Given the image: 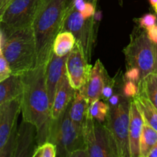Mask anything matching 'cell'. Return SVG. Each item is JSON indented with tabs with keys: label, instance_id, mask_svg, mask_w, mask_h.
Wrapping results in <instances>:
<instances>
[{
	"label": "cell",
	"instance_id": "14",
	"mask_svg": "<svg viewBox=\"0 0 157 157\" xmlns=\"http://www.w3.org/2000/svg\"><path fill=\"white\" fill-rule=\"evenodd\" d=\"M38 129L32 124L23 121L18 130L16 147L14 157L33 156L37 146H34L37 142Z\"/></svg>",
	"mask_w": 157,
	"mask_h": 157
},
{
	"label": "cell",
	"instance_id": "37",
	"mask_svg": "<svg viewBox=\"0 0 157 157\" xmlns=\"http://www.w3.org/2000/svg\"><path fill=\"white\" fill-rule=\"evenodd\" d=\"M11 1H12V0H9V2H11Z\"/></svg>",
	"mask_w": 157,
	"mask_h": 157
},
{
	"label": "cell",
	"instance_id": "19",
	"mask_svg": "<svg viewBox=\"0 0 157 157\" xmlns=\"http://www.w3.org/2000/svg\"><path fill=\"white\" fill-rule=\"evenodd\" d=\"M133 100L142 114L144 123L157 130V109L150 100L144 95L137 94V95L133 98Z\"/></svg>",
	"mask_w": 157,
	"mask_h": 157
},
{
	"label": "cell",
	"instance_id": "9",
	"mask_svg": "<svg viewBox=\"0 0 157 157\" xmlns=\"http://www.w3.org/2000/svg\"><path fill=\"white\" fill-rule=\"evenodd\" d=\"M21 97L0 104V157H14L18 136L17 120L21 111Z\"/></svg>",
	"mask_w": 157,
	"mask_h": 157
},
{
	"label": "cell",
	"instance_id": "21",
	"mask_svg": "<svg viewBox=\"0 0 157 157\" xmlns=\"http://www.w3.org/2000/svg\"><path fill=\"white\" fill-rule=\"evenodd\" d=\"M138 94L148 98L157 109V73H150L138 83Z\"/></svg>",
	"mask_w": 157,
	"mask_h": 157
},
{
	"label": "cell",
	"instance_id": "5",
	"mask_svg": "<svg viewBox=\"0 0 157 157\" xmlns=\"http://www.w3.org/2000/svg\"><path fill=\"white\" fill-rule=\"evenodd\" d=\"M124 53L129 67H137L140 71V80L154 72L156 44L150 39L147 30L132 34L130 43L124 49Z\"/></svg>",
	"mask_w": 157,
	"mask_h": 157
},
{
	"label": "cell",
	"instance_id": "25",
	"mask_svg": "<svg viewBox=\"0 0 157 157\" xmlns=\"http://www.w3.org/2000/svg\"><path fill=\"white\" fill-rule=\"evenodd\" d=\"M136 23L139 24V26L143 29H147L148 28L154 25L157 23V15L153 14H146L141 18L136 19Z\"/></svg>",
	"mask_w": 157,
	"mask_h": 157
},
{
	"label": "cell",
	"instance_id": "7",
	"mask_svg": "<svg viewBox=\"0 0 157 157\" xmlns=\"http://www.w3.org/2000/svg\"><path fill=\"white\" fill-rule=\"evenodd\" d=\"M87 156L118 157L113 140L105 124L87 112L82 127Z\"/></svg>",
	"mask_w": 157,
	"mask_h": 157
},
{
	"label": "cell",
	"instance_id": "15",
	"mask_svg": "<svg viewBox=\"0 0 157 157\" xmlns=\"http://www.w3.org/2000/svg\"><path fill=\"white\" fill-rule=\"evenodd\" d=\"M144 125V120L134 100L130 102V121L129 143L130 157H140V141Z\"/></svg>",
	"mask_w": 157,
	"mask_h": 157
},
{
	"label": "cell",
	"instance_id": "20",
	"mask_svg": "<svg viewBox=\"0 0 157 157\" xmlns=\"http://www.w3.org/2000/svg\"><path fill=\"white\" fill-rule=\"evenodd\" d=\"M76 41V38L72 32L61 31L54 41L53 52L58 56H67L75 47Z\"/></svg>",
	"mask_w": 157,
	"mask_h": 157
},
{
	"label": "cell",
	"instance_id": "13",
	"mask_svg": "<svg viewBox=\"0 0 157 157\" xmlns=\"http://www.w3.org/2000/svg\"><path fill=\"white\" fill-rule=\"evenodd\" d=\"M67 56L60 57L52 53L50 60L46 65V85L50 101V107L52 109L55 99L57 89L60 81L66 73V61Z\"/></svg>",
	"mask_w": 157,
	"mask_h": 157
},
{
	"label": "cell",
	"instance_id": "6",
	"mask_svg": "<svg viewBox=\"0 0 157 157\" xmlns=\"http://www.w3.org/2000/svg\"><path fill=\"white\" fill-rule=\"evenodd\" d=\"M41 0H12L0 12V34L7 39L11 34L33 24Z\"/></svg>",
	"mask_w": 157,
	"mask_h": 157
},
{
	"label": "cell",
	"instance_id": "33",
	"mask_svg": "<svg viewBox=\"0 0 157 157\" xmlns=\"http://www.w3.org/2000/svg\"><path fill=\"white\" fill-rule=\"evenodd\" d=\"M148 157H157V143L156 145L154 146V147L152 149L150 153H149Z\"/></svg>",
	"mask_w": 157,
	"mask_h": 157
},
{
	"label": "cell",
	"instance_id": "30",
	"mask_svg": "<svg viewBox=\"0 0 157 157\" xmlns=\"http://www.w3.org/2000/svg\"><path fill=\"white\" fill-rule=\"evenodd\" d=\"M95 2H87L84 10L81 12L83 16L85 18H90L94 16Z\"/></svg>",
	"mask_w": 157,
	"mask_h": 157
},
{
	"label": "cell",
	"instance_id": "36",
	"mask_svg": "<svg viewBox=\"0 0 157 157\" xmlns=\"http://www.w3.org/2000/svg\"><path fill=\"white\" fill-rule=\"evenodd\" d=\"M150 3L151 4V6H153V8L157 4V0H150Z\"/></svg>",
	"mask_w": 157,
	"mask_h": 157
},
{
	"label": "cell",
	"instance_id": "32",
	"mask_svg": "<svg viewBox=\"0 0 157 157\" xmlns=\"http://www.w3.org/2000/svg\"><path fill=\"white\" fill-rule=\"evenodd\" d=\"M121 96L118 94H113L108 100V102L110 105H111V107H116L117 105L120 104L122 101H121Z\"/></svg>",
	"mask_w": 157,
	"mask_h": 157
},
{
	"label": "cell",
	"instance_id": "17",
	"mask_svg": "<svg viewBox=\"0 0 157 157\" xmlns=\"http://www.w3.org/2000/svg\"><path fill=\"white\" fill-rule=\"evenodd\" d=\"M23 91L22 81L21 75H12L0 81V104L21 96Z\"/></svg>",
	"mask_w": 157,
	"mask_h": 157
},
{
	"label": "cell",
	"instance_id": "31",
	"mask_svg": "<svg viewBox=\"0 0 157 157\" xmlns=\"http://www.w3.org/2000/svg\"><path fill=\"white\" fill-rule=\"evenodd\" d=\"M148 37L154 44H157V24L146 29Z\"/></svg>",
	"mask_w": 157,
	"mask_h": 157
},
{
	"label": "cell",
	"instance_id": "11",
	"mask_svg": "<svg viewBox=\"0 0 157 157\" xmlns=\"http://www.w3.org/2000/svg\"><path fill=\"white\" fill-rule=\"evenodd\" d=\"M88 62L82 46L76 41L66 61V73L71 85L75 90H80L87 84L93 67Z\"/></svg>",
	"mask_w": 157,
	"mask_h": 157
},
{
	"label": "cell",
	"instance_id": "10",
	"mask_svg": "<svg viewBox=\"0 0 157 157\" xmlns=\"http://www.w3.org/2000/svg\"><path fill=\"white\" fill-rule=\"evenodd\" d=\"M94 16L85 18L81 12L75 9L72 2H68L61 31L72 32L77 41L82 46L84 55L88 61H90L94 42Z\"/></svg>",
	"mask_w": 157,
	"mask_h": 157
},
{
	"label": "cell",
	"instance_id": "23",
	"mask_svg": "<svg viewBox=\"0 0 157 157\" xmlns=\"http://www.w3.org/2000/svg\"><path fill=\"white\" fill-rule=\"evenodd\" d=\"M110 109V107L108 104L101 101V99H98L89 104L88 112L97 121L101 123H104Z\"/></svg>",
	"mask_w": 157,
	"mask_h": 157
},
{
	"label": "cell",
	"instance_id": "27",
	"mask_svg": "<svg viewBox=\"0 0 157 157\" xmlns=\"http://www.w3.org/2000/svg\"><path fill=\"white\" fill-rule=\"evenodd\" d=\"M139 90L138 84L132 81H126L123 88V94L126 98H133L136 96Z\"/></svg>",
	"mask_w": 157,
	"mask_h": 157
},
{
	"label": "cell",
	"instance_id": "4",
	"mask_svg": "<svg viewBox=\"0 0 157 157\" xmlns=\"http://www.w3.org/2000/svg\"><path fill=\"white\" fill-rule=\"evenodd\" d=\"M70 104L58 119H50L48 122L47 142L56 146L57 156L71 157L78 152L86 151L82 129L72 121Z\"/></svg>",
	"mask_w": 157,
	"mask_h": 157
},
{
	"label": "cell",
	"instance_id": "28",
	"mask_svg": "<svg viewBox=\"0 0 157 157\" xmlns=\"http://www.w3.org/2000/svg\"><path fill=\"white\" fill-rule=\"evenodd\" d=\"M141 79L140 71L137 67H129L125 73L126 81H132L134 82H140Z\"/></svg>",
	"mask_w": 157,
	"mask_h": 157
},
{
	"label": "cell",
	"instance_id": "35",
	"mask_svg": "<svg viewBox=\"0 0 157 157\" xmlns=\"http://www.w3.org/2000/svg\"><path fill=\"white\" fill-rule=\"evenodd\" d=\"M154 73H157V44H156V64H155Z\"/></svg>",
	"mask_w": 157,
	"mask_h": 157
},
{
	"label": "cell",
	"instance_id": "8",
	"mask_svg": "<svg viewBox=\"0 0 157 157\" xmlns=\"http://www.w3.org/2000/svg\"><path fill=\"white\" fill-rule=\"evenodd\" d=\"M130 102L131 101L124 99L116 107H110L104 124L113 138L118 157H130Z\"/></svg>",
	"mask_w": 157,
	"mask_h": 157
},
{
	"label": "cell",
	"instance_id": "1",
	"mask_svg": "<svg viewBox=\"0 0 157 157\" xmlns=\"http://www.w3.org/2000/svg\"><path fill=\"white\" fill-rule=\"evenodd\" d=\"M46 65L41 64L21 75V97L23 121L41 130L51 119V107L46 85Z\"/></svg>",
	"mask_w": 157,
	"mask_h": 157
},
{
	"label": "cell",
	"instance_id": "16",
	"mask_svg": "<svg viewBox=\"0 0 157 157\" xmlns=\"http://www.w3.org/2000/svg\"><path fill=\"white\" fill-rule=\"evenodd\" d=\"M75 90L71 85L67 73L63 76L55 94L53 104L51 109V119L56 120L65 110L72 101Z\"/></svg>",
	"mask_w": 157,
	"mask_h": 157
},
{
	"label": "cell",
	"instance_id": "18",
	"mask_svg": "<svg viewBox=\"0 0 157 157\" xmlns=\"http://www.w3.org/2000/svg\"><path fill=\"white\" fill-rule=\"evenodd\" d=\"M89 103L81 90H75V95L71 101L70 115L73 122L82 129L86 115L88 112Z\"/></svg>",
	"mask_w": 157,
	"mask_h": 157
},
{
	"label": "cell",
	"instance_id": "24",
	"mask_svg": "<svg viewBox=\"0 0 157 157\" xmlns=\"http://www.w3.org/2000/svg\"><path fill=\"white\" fill-rule=\"evenodd\" d=\"M33 157L57 156V147L53 143L45 142L38 146L33 153Z\"/></svg>",
	"mask_w": 157,
	"mask_h": 157
},
{
	"label": "cell",
	"instance_id": "22",
	"mask_svg": "<svg viewBox=\"0 0 157 157\" xmlns=\"http://www.w3.org/2000/svg\"><path fill=\"white\" fill-rule=\"evenodd\" d=\"M157 143V130L144 123L140 141V157H148L149 153Z\"/></svg>",
	"mask_w": 157,
	"mask_h": 157
},
{
	"label": "cell",
	"instance_id": "26",
	"mask_svg": "<svg viewBox=\"0 0 157 157\" xmlns=\"http://www.w3.org/2000/svg\"><path fill=\"white\" fill-rule=\"evenodd\" d=\"M10 75H12L10 66L5 58L2 52L0 51V81H4Z\"/></svg>",
	"mask_w": 157,
	"mask_h": 157
},
{
	"label": "cell",
	"instance_id": "29",
	"mask_svg": "<svg viewBox=\"0 0 157 157\" xmlns=\"http://www.w3.org/2000/svg\"><path fill=\"white\" fill-rule=\"evenodd\" d=\"M113 85H114V80L113 79H110L107 81L103 89L101 99H104V101H108L109 98L113 94Z\"/></svg>",
	"mask_w": 157,
	"mask_h": 157
},
{
	"label": "cell",
	"instance_id": "3",
	"mask_svg": "<svg viewBox=\"0 0 157 157\" xmlns=\"http://www.w3.org/2000/svg\"><path fill=\"white\" fill-rule=\"evenodd\" d=\"M0 51L10 66L12 75H21L35 68L38 57L32 26L11 34Z\"/></svg>",
	"mask_w": 157,
	"mask_h": 157
},
{
	"label": "cell",
	"instance_id": "34",
	"mask_svg": "<svg viewBox=\"0 0 157 157\" xmlns=\"http://www.w3.org/2000/svg\"><path fill=\"white\" fill-rule=\"evenodd\" d=\"M101 18V12H97L94 15V20H96V21H100Z\"/></svg>",
	"mask_w": 157,
	"mask_h": 157
},
{
	"label": "cell",
	"instance_id": "12",
	"mask_svg": "<svg viewBox=\"0 0 157 157\" xmlns=\"http://www.w3.org/2000/svg\"><path fill=\"white\" fill-rule=\"evenodd\" d=\"M109 80L102 62L98 60L92 67L87 84L80 89L85 95L89 104L96 100L101 99L103 89Z\"/></svg>",
	"mask_w": 157,
	"mask_h": 157
},
{
	"label": "cell",
	"instance_id": "2",
	"mask_svg": "<svg viewBox=\"0 0 157 157\" xmlns=\"http://www.w3.org/2000/svg\"><path fill=\"white\" fill-rule=\"evenodd\" d=\"M69 0H41L32 29L36 44L37 66L47 64L53 53L55 38L62 29Z\"/></svg>",
	"mask_w": 157,
	"mask_h": 157
}]
</instances>
